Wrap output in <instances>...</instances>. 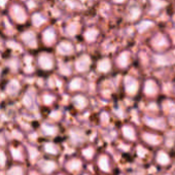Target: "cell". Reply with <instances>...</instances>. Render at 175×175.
<instances>
[{"label":"cell","mask_w":175,"mask_h":175,"mask_svg":"<svg viewBox=\"0 0 175 175\" xmlns=\"http://www.w3.org/2000/svg\"><path fill=\"white\" fill-rule=\"evenodd\" d=\"M141 123L151 131L163 133L167 130V119L159 114H144L141 117Z\"/></svg>","instance_id":"obj_1"},{"label":"cell","mask_w":175,"mask_h":175,"mask_svg":"<svg viewBox=\"0 0 175 175\" xmlns=\"http://www.w3.org/2000/svg\"><path fill=\"white\" fill-rule=\"evenodd\" d=\"M139 139L143 145L148 148H158L163 144L165 138L162 133L151 131V130H144L139 132Z\"/></svg>","instance_id":"obj_2"},{"label":"cell","mask_w":175,"mask_h":175,"mask_svg":"<svg viewBox=\"0 0 175 175\" xmlns=\"http://www.w3.org/2000/svg\"><path fill=\"white\" fill-rule=\"evenodd\" d=\"M6 150L10 160L14 161V163L23 164L25 161H27L26 146L23 145L21 141H9Z\"/></svg>","instance_id":"obj_3"},{"label":"cell","mask_w":175,"mask_h":175,"mask_svg":"<svg viewBox=\"0 0 175 175\" xmlns=\"http://www.w3.org/2000/svg\"><path fill=\"white\" fill-rule=\"evenodd\" d=\"M63 168L68 175H80L85 172V161L80 156H68L64 161Z\"/></svg>","instance_id":"obj_4"},{"label":"cell","mask_w":175,"mask_h":175,"mask_svg":"<svg viewBox=\"0 0 175 175\" xmlns=\"http://www.w3.org/2000/svg\"><path fill=\"white\" fill-rule=\"evenodd\" d=\"M123 90L128 97H136L141 91V83L140 79L133 76L131 74H127L123 78Z\"/></svg>","instance_id":"obj_5"},{"label":"cell","mask_w":175,"mask_h":175,"mask_svg":"<svg viewBox=\"0 0 175 175\" xmlns=\"http://www.w3.org/2000/svg\"><path fill=\"white\" fill-rule=\"evenodd\" d=\"M35 166L42 175H55L57 172H59V163L56 161V159L49 156H42Z\"/></svg>","instance_id":"obj_6"},{"label":"cell","mask_w":175,"mask_h":175,"mask_svg":"<svg viewBox=\"0 0 175 175\" xmlns=\"http://www.w3.org/2000/svg\"><path fill=\"white\" fill-rule=\"evenodd\" d=\"M96 167L101 175H110L113 173L114 166L110 155L105 151L99 153L96 158Z\"/></svg>","instance_id":"obj_7"},{"label":"cell","mask_w":175,"mask_h":175,"mask_svg":"<svg viewBox=\"0 0 175 175\" xmlns=\"http://www.w3.org/2000/svg\"><path fill=\"white\" fill-rule=\"evenodd\" d=\"M141 92H142V94L146 98L155 100L161 92V85L156 78L153 77L146 78V79L142 82Z\"/></svg>","instance_id":"obj_8"},{"label":"cell","mask_w":175,"mask_h":175,"mask_svg":"<svg viewBox=\"0 0 175 175\" xmlns=\"http://www.w3.org/2000/svg\"><path fill=\"white\" fill-rule=\"evenodd\" d=\"M38 94L39 93H37V91L33 87L29 88L28 90H24V92L21 95V103H22L23 107L31 111L35 109V105L39 106Z\"/></svg>","instance_id":"obj_9"},{"label":"cell","mask_w":175,"mask_h":175,"mask_svg":"<svg viewBox=\"0 0 175 175\" xmlns=\"http://www.w3.org/2000/svg\"><path fill=\"white\" fill-rule=\"evenodd\" d=\"M3 92L5 95L9 98H18L21 97V95L24 92V89H23V82L20 79L17 78H12L8 79L4 82L3 87Z\"/></svg>","instance_id":"obj_10"},{"label":"cell","mask_w":175,"mask_h":175,"mask_svg":"<svg viewBox=\"0 0 175 175\" xmlns=\"http://www.w3.org/2000/svg\"><path fill=\"white\" fill-rule=\"evenodd\" d=\"M40 150L42 155H45V156H49V158H53L56 159L60 156L62 153V147L61 144L58 142H55V140L53 139H48L44 140L42 143H41Z\"/></svg>","instance_id":"obj_11"},{"label":"cell","mask_w":175,"mask_h":175,"mask_svg":"<svg viewBox=\"0 0 175 175\" xmlns=\"http://www.w3.org/2000/svg\"><path fill=\"white\" fill-rule=\"evenodd\" d=\"M88 82L85 78L80 76H74L70 78L68 82L65 85V89L68 93L71 94H79V93H85V91L87 90Z\"/></svg>","instance_id":"obj_12"},{"label":"cell","mask_w":175,"mask_h":175,"mask_svg":"<svg viewBox=\"0 0 175 175\" xmlns=\"http://www.w3.org/2000/svg\"><path fill=\"white\" fill-rule=\"evenodd\" d=\"M119 133H121L123 139L127 143H135L139 139V133L137 132L134 124L131 123H125L119 128Z\"/></svg>","instance_id":"obj_13"},{"label":"cell","mask_w":175,"mask_h":175,"mask_svg":"<svg viewBox=\"0 0 175 175\" xmlns=\"http://www.w3.org/2000/svg\"><path fill=\"white\" fill-rule=\"evenodd\" d=\"M39 132L42 136L49 139H54L60 134V127L58 124L53 122H42L39 125Z\"/></svg>","instance_id":"obj_14"},{"label":"cell","mask_w":175,"mask_h":175,"mask_svg":"<svg viewBox=\"0 0 175 175\" xmlns=\"http://www.w3.org/2000/svg\"><path fill=\"white\" fill-rule=\"evenodd\" d=\"M58 101V94L51 90L41 91L38 94V102L39 105L46 107V108H53V106Z\"/></svg>","instance_id":"obj_15"},{"label":"cell","mask_w":175,"mask_h":175,"mask_svg":"<svg viewBox=\"0 0 175 175\" xmlns=\"http://www.w3.org/2000/svg\"><path fill=\"white\" fill-rule=\"evenodd\" d=\"M153 162L160 168H168L173 164V160L170 153L165 150H158L153 155Z\"/></svg>","instance_id":"obj_16"},{"label":"cell","mask_w":175,"mask_h":175,"mask_svg":"<svg viewBox=\"0 0 175 175\" xmlns=\"http://www.w3.org/2000/svg\"><path fill=\"white\" fill-rule=\"evenodd\" d=\"M67 138H68V141L71 143V144L75 145V146H79L86 142L87 136H86L85 131L80 129V128L73 127V128H70L68 130Z\"/></svg>","instance_id":"obj_17"},{"label":"cell","mask_w":175,"mask_h":175,"mask_svg":"<svg viewBox=\"0 0 175 175\" xmlns=\"http://www.w3.org/2000/svg\"><path fill=\"white\" fill-rule=\"evenodd\" d=\"M70 102H71V105L73 108L76 109L78 111L86 110V109H88L91 105L90 99L87 97V95H85V94L82 93L74 94V95L72 96Z\"/></svg>","instance_id":"obj_18"},{"label":"cell","mask_w":175,"mask_h":175,"mask_svg":"<svg viewBox=\"0 0 175 175\" xmlns=\"http://www.w3.org/2000/svg\"><path fill=\"white\" fill-rule=\"evenodd\" d=\"M160 108L166 117H175V101L174 99L167 98L160 103Z\"/></svg>","instance_id":"obj_19"},{"label":"cell","mask_w":175,"mask_h":175,"mask_svg":"<svg viewBox=\"0 0 175 175\" xmlns=\"http://www.w3.org/2000/svg\"><path fill=\"white\" fill-rule=\"evenodd\" d=\"M91 65H92V62H91V59L89 58L88 56H82L79 59L76 60L74 64V70L80 74L82 73L88 72L89 70L91 69Z\"/></svg>","instance_id":"obj_20"},{"label":"cell","mask_w":175,"mask_h":175,"mask_svg":"<svg viewBox=\"0 0 175 175\" xmlns=\"http://www.w3.org/2000/svg\"><path fill=\"white\" fill-rule=\"evenodd\" d=\"M98 156V151L97 148L95 147L94 145H86L82 147L80 150V158L82 159L83 161H87V162H91L93 160H96Z\"/></svg>","instance_id":"obj_21"},{"label":"cell","mask_w":175,"mask_h":175,"mask_svg":"<svg viewBox=\"0 0 175 175\" xmlns=\"http://www.w3.org/2000/svg\"><path fill=\"white\" fill-rule=\"evenodd\" d=\"M5 175H28V169L24 164L14 163L5 169Z\"/></svg>","instance_id":"obj_22"},{"label":"cell","mask_w":175,"mask_h":175,"mask_svg":"<svg viewBox=\"0 0 175 175\" xmlns=\"http://www.w3.org/2000/svg\"><path fill=\"white\" fill-rule=\"evenodd\" d=\"M38 64H39V68H40L42 71H45V72H49V71H52L55 67V62L54 60L49 57H41L38 61Z\"/></svg>","instance_id":"obj_23"},{"label":"cell","mask_w":175,"mask_h":175,"mask_svg":"<svg viewBox=\"0 0 175 175\" xmlns=\"http://www.w3.org/2000/svg\"><path fill=\"white\" fill-rule=\"evenodd\" d=\"M111 62L106 58L99 61V63L97 64V71L100 74H107L111 71Z\"/></svg>","instance_id":"obj_24"},{"label":"cell","mask_w":175,"mask_h":175,"mask_svg":"<svg viewBox=\"0 0 175 175\" xmlns=\"http://www.w3.org/2000/svg\"><path fill=\"white\" fill-rule=\"evenodd\" d=\"M130 62H131L130 61V56L127 53H124L117 57L116 64L117 68L124 70V69L128 68V66L130 65Z\"/></svg>","instance_id":"obj_25"},{"label":"cell","mask_w":175,"mask_h":175,"mask_svg":"<svg viewBox=\"0 0 175 175\" xmlns=\"http://www.w3.org/2000/svg\"><path fill=\"white\" fill-rule=\"evenodd\" d=\"M10 160L9 155L7 153V150L0 148V170H5L9 165L8 162Z\"/></svg>","instance_id":"obj_26"},{"label":"cell","mask_w":175,"mask_h":175,"mask_svg":"<svg viewBox=\"0 0 175 175\" xmlns=\"http://www.w3.org/2000/svg\"><path fill=\"white\" fill-rule=\"evenodd\" d=\"M63 117H64V113H63V110H62V109H59V108L54 109L53 108L49 114V121L58 124V122L61 121Z\"/></svg>","instance_id":"obj_27"},{"label":"cell","mask_w":175,"mask_h":175,"mask_svg":"<svg viewBox=\"0 0 175 175\" xmlns=\"http://www.w3.org/2000/svg\"><path fill=\"white\" fill-rule=\"evenodd\" d=\"M136 155H137V158L139 159H148V156H150V148H148L147 146L141 144V145H138L136 148Z\"/></svg>","instance_id":"obj_28"},{"label":"cell","mask_w":175,"mask_h":175,"mask_svg":"<svg viewBox=\"0 0 175 175\" xmlns=\"http://www.w3.org/2000/svg\"><path fill=\"white\" fill-rule=\"evenodd\" d=\"M28 175H42V174L37 169H31V170H28Z\"/></svg>","instance_id":"obj_29"},{"label":"cell","mask_w":175,"mask_h":175,"mask_svg":"<svg viewBox=\"0 0 175 175\" xmlns=\"http://www.w3.org/2000/svg\"><path fill=\"white\" fill-rule=\"evenodd\" d=\"M172 95H173V97L175 98V82L173 83V86H172Z\"/></svg>","instance_id":"obj_30"},{"label":"cell","mask_w":175,"mask_h":175,"mask_svg":"<svg viewBox=\"0 0 175 175\" xmlns=\"http://www.w3.org/2000/svg\"><path fill=\"white\" fill-rule=\"evenodd\" d=\"M55 175H68V174H67L66 172H57Z\"/></svg>","instance_id":"obj_31"},{"label":"cell","mask_w":175,"mask_h":175,"mask_svg":"<svg viewBox=\"0 0 175 175\" xmlns=\"http://www.w3.org/2000/svg\"><path fill=\"white\" fill-rule=\"evenodd\" d=\"M80 175H91L90 173H88V172H83V173H82Z\"/></svg>","instance_id":"obj_32"},{"label":"cell","mask_w":175,"mask_h":175,"mask_svg":"<svg viewBox=\"0 0 175 175\" xmlns=\"http://www.w3.org/2000/svg\"><path fill=\"white\" fill-rule=\"evenodd\" d=\"M119 175H125V174H123V173H121V174H119Z\"/></svg>","instance_id":"obj_33"}]
</instances>
